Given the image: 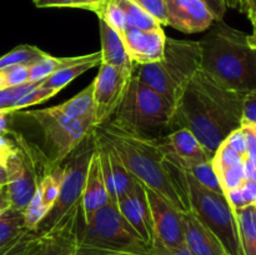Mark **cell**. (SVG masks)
<instances>
[{
  "label": "cell",
  "mask_w": 256,
  "mask_h": 255,
  "mask_svg": "<svg viewBox=\"0 0 256 255\" xmlns=\"http://www.w3.org/2000/svg\"><path fill=\"white\" fill-rule=\"evenodd\" d=\"M244 96L222 88L200 69L175 105L172 132L190 130L214 156L228 135L242 128Z\"/></svg>",
  "instance_id": "1"
},
{
  "label": "cell",
  "mask_w": 256,
  "mask_h": 255,
  "mask_svg": "<svg viewBox=\"0 0 256 255\" xmlns=\"http://www.w3.org/2000/svg\"><path fill=\"white\" fill-rule=\"evenodd\" d=\"M215 22L199 42L202 70L225 89L249 94L256 89V49L248 42V34Z\"/></svg>",
  "instance_id": "2"
},
{
  "label": "cell",
  "mask_w": 256,
  "mask_h": 255,
  "mask_svg": "<svg viewBox=\"0 0 256 255\" xmlns=\"http://www.w3.org/2000/svg\"><path fill=\"white\" fill-rule=\"evenodd\" d=\"M95 132L114 148L132 178L165 198L180 212H190L175 190L165 168L159 139L138 136L116 126L110 120L95 128Z\"/></svg>",
  "instance_id": "3"
},
{
  "label": "cell",
  "mask_w": 256,
  "mask_h": 255,
  "mask_svg": "<svg viewBox=\"0 0 256 255\" xmlns=\"http://www.w3.org/2000/svg\"><path fill=\"white\" fill-rule=\"evenodd\" d=\"M200 69L202 48L199 42L166 36L162 60L136 64L134 74L175 108L190 80Z\"/></svg>",
  "instance_id": "4"
},
{
  "label": "cell",
  "mask_w": 256,
  "mask_h": 255,
  "mask_svg": "<svg viewBox=\"0 0 256 255\" xmlns=\"http://www.w3.org/2000/svg\"><path fill=\"white\" fill-rule=\"evenodd\" d=\"M175 108L135 74L130 79L112 124L145 139H162L172 132Z\"/></svg>",
  "instance_id": "5"
},
{
  "label": "cell",
  "mask_w": 256,
  "mask_h": 255,
  "mask_svg": "<svg viewBox=\"0 0 256 255\" xmlns=\"http://www.w3.org/2000/svg\"><path fill=\"white\" fill-rule=\"evenodd\" d=\"M15 142V150L8 158V184L5 186L10 208L22 210L30 202L39 182L55 165L35 145L25 140L22 134L9 132Z\"/></svg>",
  "instance_id": "6"
},
{
  "label": "cell",
  "mask_w": 256,
  "mask_h": 255,
  "mask_svg": "<svg viewBox=\"0 0 256 255\" xmlns=\"http://www.w3.org/2000/svg\"><path fill=\"white\" fill-rule=\"evenodd\" d=\"M80 248L99 250H124L145 252L149 248L140 240L129 222L125 220L116 202L108 204L79 222Z\"/></svg>",
  "instance_id": "7"
},
{
  "label": "cell",
  "mask_w": 256,
  "mask_h": 255,
  "mask_svg": "<svg viewBox=\"0 0 256 255\" xmlns=\"http://www.w3.org/2000/svg\"><path fill=\"white\" fill-rule=\"evenodd\" d=\"M190 212L216 236L228 255H244L234 209L225 194L200 185L186 172Z\"/></svg>",
  "instance_id": "8"
},
{
  "label": "cell",
  "mask_w": 256,
  "mask_h": 255,
  "mask_svg": "<svg viewBox=\"0 0 256 255\" xmlns=\"http://www.w3.org/2000/svg\"><path fill=\"white\" fill-rule=\"evenodd\" d=\"M22 115L29 118L40 126L52 152L50 162L54 165L62 164V162L70 156L89 136L90 132L95 130L89 124L65 115L58 105L44 109L28 110L22 112Z\"/></svg>",
  "instance_id": "9"
},
{
  "label": "cell",
  "mask_w": 256,
  "mask_h": 255,
  "mask_svg": "<svg viewBox=\"0 0 256 255\" xmlns=\"http://www.w3.org/2000/svg\"><path fill=\"white\" fill-rule=\"evenodd\" d=\"M85 140L79 145L78 152H75L69 159L68 164L64 165V176H62L58 199L52 209L45 215L44 219L38 225L35 230L38 234L46 232L54 225H56L70 210L74 209L76 205L82 204L85 180H86L90 160L95 149V139L92 140V145L85 144Z\"/></svg>",
  "instance_id": "10"
},
{
  "label": "cell",
  "mask_w": 256,
  "mask_h": 255,
  "mask_svg": "<svg viewBox=\"0 0 256 255\" xmlns=\"http://www.w3.org/2000/svg\"><path fill=\"white\" fill-rule=\"evenodd\" d=\"M135 70V69H134ZM134 70H124L108 64L99 65V72L92 80L95 128L109 122L124 98Z\"/></svg>",
  "instance_id": "11"
},
{
  "label": "cell",
  "mask_w": 256,
  "mask_h": 255,
  "mask_svg": "<svg viewBox=\"0 0 256 255\" xmlns=\"http://www.w3.org/2000/svg\"><path fill=\"white\" fill-rule=\"evenodd\" d=\"M150 212H152V229H154V246L162 249L184 248V222L182 212L168 202L150 188L145 186Z\"/></svg>",
  "instance_id": "12"
},
{
  "label": "cell",
  "mask_w": 256,
  "mask_h": 255,
  "mask_svg": "<svg viewBox=\"0 0 256 255\" xmlns=\"http://www.w3.org/2000/svg\"><path fill=\"white\" fill-rule=\"evenodd\" d=\"M82 216V204L76 205L56 225L44 234L26 255H78L80 248L79 222Z\"/></svg>",
  "instance_id": "13"
},
{
  "label": "cell",
  "mask_w": 256,
  "mask_h": 255,
  "mask_svg": "<svg viewBox=\"0 0 256 255\" xmlns=\"http://www.w3.org/2000/svg\"><path fill=\"white\" fill-rule=\"evenodd\" d=\"M95 152L99 158L105 186L112 202L118 200L134 188L136 179L132 176L114 148L95 132Z\"/></svg>",
  "instance_id": "14"
},
{
  "label": "cell",
  "mask_w": 256,
  "mask_h": 255,
  "mask_svg": "<svg viewBox=\"0 0 256 255\" xmlns=\"http://www.w3.org/2000/svg\"><path fill=\"white\" fill-rule=\"evenodd\" d=\"M116 205L140 240L149 248V250L152 249L154 246V229L145 185L136 180L134 188L120 198Z\"/></svg>",
  "instance_id": "15"
},
{
  "label": "cell",
  "mask_w": 256,
  "mask_h": 255,
  "mask_svg": "<svg viewBox=\"0 0 256 255\" xmlns=\"http://www.w3.org/2000/svg\"><path fill=\"white\" fill-rule=\"evenodd\" d=\"M166 20L169 26L195 34L212 28L215 18L202 0H165Z\"/></svg>",
  "instance_id": "16"
},
{
  "label": "cell",
  "mask_w": 256,
  "mask_h": 255,
  "mask_svg": "<svg viewBox=\"0 0 256 255\" xmlns=\"http://www.w3.org/2000/svg\"><path fill=\"white\" fill-rule=\"evenodd\" d=\"M122 38L130 59L135 64L159 62L164 55L166 35L162 26L155 29L126 28Z\"/></svg>",
  "instance_id": "17"
},
{
  "label": "cell",
  "mask_w": 256,
  "mask_h": 255,
  "mask_svg": "<svg viewBox=\"0 0 256 255\" xmlns=\"http://www.w3.org/2000/svg\"><path fill=\"white\" fill-rule=\"evenodd\" d=\"M185 246L192 255H224L225 250L214 234L192 212H182Z\"/></svg>",
  "instance_id": "18"
},
{
  "label": "cell",
  "mask_w": 256,
  "mask_h": 255,
  "mask_svg": "<svg viewBox=\"0 0 256 255\" xmlns=\"http://www.w3.org/2000/svg\"><path fill=\"white\" fill-rule=\"evenodd\" d=\"M159 144L164 154H172L180 159L196 162H212V155L188 129L172 130L159 139Z\"/></svg>",
  "instance_id": "19"
},
{
  "label": "cell",
  "mask_w": 256,
  "mask_h": 255,
  "mask_svg": "<svg viewBox=\"0 0 256 255\" xmlns=\"http://www.w3.org/2000/svg\"><path fill=\"white\" fill-rule=\"evenodd\" d=\"M109 202L110 198L105 186L104 178H102L99 158L94 149L82 198V219H88L90 215L94 214L96 210H99Z\"/></svg>",
  "instance_id": "20"
},
{
  "label": "cell",
  "mask_w": 256,
  "mask_h": 255,
  "mask_svg": "<svg viewBox=\"0 0 256 255\" xmlns=\"http://www.w3.org/2000/svg\"><path fill=\"white\" fill-rule=\"evenodd\" d=\"M99 26L102 40V64L112 65L124 70H134L136 64L130 59L122 38L104 20L99 19Z\"/></svg>",
  "instance_id": "21"
},
{
  "label": "cell",
  "mask_w": 256,
  "mask_h": 255,
  "mask_svg": "<svg viewBox=\"0 0 256 255\" xmlns=\"http://www.w3.org/2000/svg\"><path fill=\"white\" fill-rule=\"evenodd\" d=\"M100 64H102V54H100V52L88 54V56L82 62H76L74 65H70V66L62 68L58 72H55L54 74L50 75L49 78H46L40 85L44 88H49V89H54L56 92H60L68 84H70L75 78L80 76L85 72H88L92 68H95L96 65Z\"/></svg>",
  "instance_id": "22"
},
{
  "label": "cell",
  "mask_w": 256,
  "mask_h": 255,
  "mask_svg": "<svg viewBox=\"0 0 256 255\" xmlns=\"http://www.w3.org/2000/svg\"><path fill=\"white\" fill-rule=\"evenodd\" d=\"M60 110L74 120L89 124L95 129V109L94 98H92V82L78 92L74 98L58 105Z\"/></svg>",
  "instance_id": "23"
},
{
  "label": "cell",
  "mask_w": 256,
  "mask_h": 255,
  "mask_svg": "<svg viewBox=\"0 0 256 255\" xmlns=\"http://www.w3.org/2000/svg\"><path fill=\"white\" fill-rule=\"evenodd\" d=\"M25 226L22 210L9 208L0 214V255L4 254L24 232Z\"/></svg>",
  "instance_id": "24"
},
{
  "label": "cell",
  "mask_w": 256,
  "mask_h": 255,
  "mask_svg": "<svg viewBox=\"0 0 256 255\" xmlns=\"http://www.w3.org/2000/svg\"><path fill=\"white\" fill-rule=\"evenodd\" d=\"M242 254L256 255V206L246 205L235 209Z\"/></svg>",
  "instance_id": "25"
},
{
  "label": "cell",
  "mask_w": 256,
  "mask_h": 255,
  "mask_svg": "<svg viewBox=\"0 0 256 255\" xmlns=\"http://www.w3.org/2000/svg\"><path fill=\"white\" fill-rule=\"evenodd\" d=\"M88 55H80V56H69V58H56L52 55L45 54L35 62L30 65L29 70V82H40L42 84L46 78L54 74L62 68L70 66L76 62H82Z\"/></svg>",
  "instance_id": "26"
},
{
  "label": "cell",
  "mask_w": 256,
  "mask_h": 255,
  "mask_svg": "<svg viewBox=\"0 0 256 255\" xmlns=\"http://www.w3.org/2000/svg\"><path fill=\"white\" fill-rule=\"evenodd\" d=\"M62 176H64V165H55L45 174V176L40 180L36 192L42 198V202L48 210L52 209L54 202H56L59 195L60 186H62Z\"/></svg>",
  "instance_id": "27"
},
{
  "label": "cell",
  "mask_w": 256,
  "mask_h": 255,
  "mask_svg": "<svg viewBox=\"0 0 256 255\" xmlns=\"http://www.w3.org/2000/svg\"><path fill=\"white\" fill-rule=\"evenodd\" d=\"M120 9L122 10L126 20L128 28H136V29H155L162 25L142 6L132 0H114Z\"/></svg>",
  "instance_id": "28"
},
{
  "label": "cell",
  "mask_w": 256,
  "mask_h": 255,
  "mask_svg": "<svg viewBox=\"0 0 256 255\" xmlns=\"http://www.w3.org/2000/svg\"><path fill=\"white\" fill-rule=\"evenodd\" d=\"M46 54L34 45H19L0 56V70L14 65H30Z\"/></svg>",
  "instance_id": "29"
},
{
  "label": "cell",
  "mask_w": 256,
  "mask_h": 255,
  "mask_svg": "<svg viewBox=\"0 0 256 255\" xmlns=\"http://www.w3.org/2000/svg\"><path fill=\"white\" fill-rule=\"evenodd\" d=\"M95 14L98 15L99 19L104 20L108 25H110L120 36H122L128 28L126 20H125L122 10L120 9V6L114 0H108V2H102L96 9Z\"/></svg>",
  "instance_id": "30"
},
{
  "label": "cell",
  "mask_w": 256,
  "mask_h": 255,
  "mask_svg": "<svg viewBox=\"0 0 256 255\" xmlns=\"http://www.w3.org/2000/svg\"><path fill=\"white\" fill-rule=\"evenodd\" d=\"M38 85H40V82H28L25 84L18 85V86L0 89V112H5V114L14 112L15 104L19 102L20 98L24 96L29 90Z\"/></svg>",
  "instance_id": "31"
},
{
  "label": "cell",
  "mask_w": 256,
  "mask_h": 255,
  "mask_svg": "<svg viewBox=\"0 0 256 255\" xmlns=\"http://www.w3.org/2000/svg\"><path fill=\"white\" fill-rule=\"evenodd\" d=\"M244 160L245 158H242L239 152H236L229 145L222 142V145L215 152L214 156H212V165L215 174L218 175L224 172V170L230 169V168L235 166V165L242 164V162H244Z\"/></svg>",
  "instance_id": "32"
},
{
  "label": "cell",
  "mask_w": 256,
  "mask_h": 255,
  "mask_svg": "<svg viewBox=\"0 0 256 255\" xmlns=\"http://www.w3.org/2000/svg\"><path fill=\"white\" fill-rule=\"evenodd\" d=\"M58 92H56V90L54 89H49V88H44L42 86V85H38V86L29 90L24 96L20 98L19 102L15 104L14 112H19V110L25 109V108H29L32 106V105L40 104V102H46V100L55 96Z\"/></svg>",
  "instance_id": "33"
},
{
  "label": "cell",
  "mask_w": 256,
  "mask_h": 255,
  "mask_svg": "<svg viewBox=\"0 0 256 255\" xmlns=\"http://www.w3.org/2000/svg\"><path fill=\"white\" fill-rule=\"evenodd\" d=\"M216 176L220 185H222V189L224 194H226L228 192H232L234 189H238L246 180V178H245L244 162H242L239 165H235V166L230 168V169L224 170L222 172L218 174Z\"/></svg>",
  "instance_id": "34"
},
{
  "label": "cell",
  "mask_w": 256,
  "mask_h": 255,
  "mask_svg": "<svg viewBox=\"0 0 256 255\" xmlns=\"http://www.w3.org/2000/svg\"><path fill=\"white\" fill-rule=\"evenodd\" d=\"M30 65H14V66L0 70L2 75V80H4V86H18V85L25 84V82H29Z\"/></svg>",
  "instance_id": "35"
},
{
  "label": "cell",
  "mask_w": 256,
  "mask_h": 255,
  "mask_svg": "<svg viewBox=\"0 0 256 255\" xmlns=\"http://www.w3.org/2000/svg\"><path fill=\"white\" fill-rule=\"evenodd\" d=\"M146 12H149L160 25H166V8L165 0H132Z\"/></svg>",
  "instance_id": "36"
},
{
  "label": "cell",
  "mask_w": 256,
  "mask_h": 255,
  "mask_svg": "<svg viewBox=\"0 0 256 255\" xmlns=\"http://www.w3.org/2000/svg\"><path fill=\"white\" fill-rule=\"evenodd\" d=\"M225 144L229 145L232 149H234L235 152H239L242 158L246 159V152H248V140H246V134H245V130L242 128L234 130L232 132H230L228 135L226 139L224 140Z\"/></svg>",
  "instance_id": "37"
},
{
  "label": "cell",
  "mask_w": 256,
  "mask_h": 255,
  "mask_svg": "<svg viewBox=\"0 0 256 255\" xmlns=\"http://www.w3.org/2000/svg\"><path fill=\"white\" fill-rule=\"evenodd\" d=\"M256 124V89L244 96L242 102V125Z\"/></svg>",
  "instance_id": "38"
},
{
  "label": "cell",
  "mask_w": 256,
  "mask_h": 255,
  "mask_svg": "<svg viewBox=\"0 0 256 255\" xmlns=\"http://www.w3.org/2000/svg\"><path fill=\"white\" fill-rule=\"evenodd\" d=\"M78 255H148L145 252H124V250H99L89 248H79Z\"/></svg>",
  "instance_id": "39"
},
{
  "label": "cell",
  "mask_w": 256,
  "mask_h": 255,
  "mask_svg": "<svg viewBox=\"0 0 256 255\" xmlns=\"http://www.w3.org/2000/svg\"><path fill=\"white\" fill-rule=\"evenodd\" d=\"M15 150V142L12 138H8L5 134H0V164L6 162L8 158Z\"/></svg>",
  "instance_id": "40"
},
{
  "label": "cell",
  "mask_w": 256,
  "mask_h": 255,
  "mask_svg": "<svg viewBox=\"0 0 256 255\" xmlns=\"http://www.w3.org/2000/svg\"><path fill=\"white\" fill-rule=\"evenodd\" d=\"M242 198L246 205H255L256 206V182L252 180H245L239 188Z\"/></svg>",
  "instance_id": "41"
},
{
  "label": "cell",
  "mask_w": 256,
  "mask_h": 255,
  "mask_svg": "<svg viewBox=\"0 0 256 255\" xmlns=\"http://www.w3.org/2000/svg\"><path fill=\"white\" fill-rule=\"evenodd\" d=\"M209 8L215 18V22H222L225 12H226L228 5L225 0H202Z\"/></svg>",
  "instance_id": "42"
},
{
  "label": "cell",
  "mask_w": 256,
  "mask_h": 255,
  "mask_svg": "<svg viewBox=\"0 0 256 255\" xmlns=\"http://www.w3.org/2000/svg\"><path fill=\"white\" fill-rule=\"evenodd\" d=\"M245 130V134H246V140H248V152H246V160L249 162H252V165L256 168V135L249 128L242 126Z\"/></svg>",
  "instance_id": "43"
},
{
  "label": "cell",
  "mask_w": 256,
  "mask_h": 255,
  "mask_svg": "<svg viewBox=\"0 0 256 255\" xmlns=\"http://www.w3.org/2000/svg\"><path fill=\"white\" fill-rule=\"evenodd\" d=\"M148 255H192L188 250L186 246L184 248H174V249H162V248H152L148 252Z\"/></svg>",
  "instance_id": "44"
},
{
  "label": "cell",
  "mask_w": 256,
  "mask_h": 255,
  "mask_svg": "<svg viewBox=\"0 0 256 255\" xmlns=\"http://www.w3.org/2000/svg\"><path fill=\"white\" fill-rule=\"evenodd\" d=\"M228 8H232V9H238L239 12L246 14L248 8H249V0H225Z\"/></svg>",
  "instance_id": "45"
},
{
  "label": "cell",
  "mask_w": 256,
  "mask_h": 255,
  "mask_svg": "<svg viewBox=\"0 0 256 255\" xmlns=\"http://www.w3.org/2000/svg\"><path fill=\"white\" fill-rule=\"evenodd\" d=\"M9 208L10 202L9 199H8L6 190H5V188H2V189L0 190V214H2V212H5L6 209H9Z\"/></svg>",
  "instance_id": "46"
},
{
  "label": "cell",
  "mask_w": 256,
  "mask_h": 255,
  "mask_svg": "<svg viewBox=\"0 0 256 255\" xmlns=\"http://www.w3.org/2000/svg\"><path fill=\"white\" fill-rule=\"evenodd\" d=\"M8 115L5 112H0V134H8Z\"/></svg>",
  "instance_id": "47"
},
{
  "label": "cell",
  "mask_w": 256,
  "mask_h": 255,
  "mask_svg": "<svg viewBox=\"0 0 256 255\" xmlns=\"http://www.w3.org/2000/svg\"><path fill=\"white\" fill-rule=\"evenodd\" d=\"M252 34L248 35V42L252 48L256 49V19L252 20Z\"/></svg>",
  "instance_id": "48"
},
{
  "label": "cell",
  "mask_w": 256,
  "mask_h": 255,
  "mask_svg": "<svg viewBox=\"0 0 256 255\" xmlns=\"http://www.w3.org/2000/svg\"><path fill=\"white\" fill-rule=\"evenodd\" d=\"M8 184V170L4 164H0V186H6Z\"/></svg>",
  "instance_id": "49"
},
{
  "label": "cell",
  "mask_w": 256,
  "mask_h": 255,
  "mask_svg": "<svg viewBox=\"0 0 256 255\" xmlns=\"http://www.w3.org/2000/svg\"><path fill=\"white\" fill-rule=\"evenodd\" d=\"M248 18H249L250 20H254L256 19V0L254 2H252V5H250L249 8V12H248Z\"/></svg>",
  "instance_id": "50"
},
{
  "label": "cell",
  "mask_w": 256,
  "mask_h": 255,
  "mask_svg": "<svg viewBox=\"0 0 256 255\" xmlns=\"http://www.w3.org/2000/svg\"><path fill=\"white\" fill-rule=\"evenodd\" d=\"M242 126H246V128H249L250 130H252V132H254V134L256 135V124H249V125H242Z\"/></svg>",
  "instance_id": "51"
},
{
  "label": "cell",
  "mask_w": 256,
  "mask_h": 255,
  "mask_svg": "<svg viewBox=\"0 0 256 255\" xmlns=\"http://www.w3.org/2000/svg\"><path fill=\"white\" fill-rule=\"evenodd\" d=\"M254 2H255V0H249V8H250V5H252ZM249 8H248V12H249ZM246 14H248V12H246Z\"/></svg>",
  "instance_id": "52"
},
{
  "label": "cell",
  "mask_w": 256,
  "mask_h": 255,
  "mask_svg": "<svg viewBox=\"0 0 256 255\" xmlns=\"http://www.w3.org/2000/svg\"><path fill=\"white\" fill-rule=\"evenodd\" d=\"M98 2H99V4H100V5H102V2H108V0H98ZM100 5H99V6H100Z\"/></svg>",
  "instance_id": "53"
},
{
  "label": "cell",
  "mask_w": 256,
  "mask_h": 255,
  "mask_svg": "<svg viewBox=\"0 0 256 255\" xmlns=\"http://www.w3.org/2000/svg\"><path fill=\"white\" fill-rule=\"evenodd\" d=\"M2 188H5V186H0V190H2Z\"/></svg>",
  "instance_id": "54"
},
{
  "label": "cell",
  "mask_w": 256,
  "mask_h": 255,
  "mask_svg": "<svg viewBox=\"0 0 256 255\" xmlns=\"http://www.w3.org/2000/svg\"><path fill=\"white\" fill-rule=\"evenodd\" d=\"M224 255H228V254H226V252H225V254H224Z\"/></svg>",
  "instance_id": "55"
}]
</instances>
